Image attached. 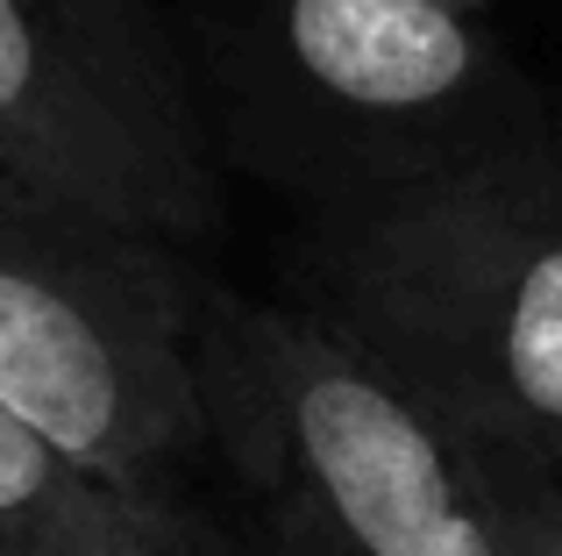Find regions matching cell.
Instances as JSON below:
<instances>
[{"label":"cell","mask_w":562,"mask_h":556,"mask_svg":"<svg viewBox=\"0 0 562 556\" xmlns=\"http://www.w3.org/2000/svg\"><path fill=\"white\" fill-rule=\"evenodd\" d=\"M235 136L314 208L435 179L549 129L463 0H221Z\"/></svg>","instance_id":"3"},{"label":"cell","mask_w":562,"mask_h":556,"mask_svg":"<svg viewBox=\"0 0 562 556\" xmlns=\"http://www.w3.org/2000/svg\"><path fill=\"white\" fill-rule=\"evenodd\" d=\"M0 556H228L179 492H128L0 407Z\"/></svg>","instance_id":"6"},{"label":"cell","mask_w":562,"mask_h":556,"mask_svg":"<svg viewBox=\"0 0 562 556\" xmlns=\"http://www.w3.org/2000/svg\"><path fill=\"white\" fill-rule=\"evenodd\" d=\"M179 243L0 171V407L128 492H179L214 449Z\"/></svg>","instance_id":"4"},{"label":"cell","mask_w":562,"mask_h":556,"mask_svg":"<svg viewBox=\"0 0 562 556\" xmlns=\"http://www.w3.org/2000/svg\"><path fill=\"white\" fill-rule=\"evenodd\" d=\"M513 507H520V535H527V556H562V486H549V478H527L513 471Z\"/></svg>","instance_id":"7"},{"label":"cell","mask_w":562,"mask_h":556,"mask_svg":"<svg viewBox=\"0 0 562 556\" xmlns=\"http://www.w3.org/2000/svg\"><path fill=\"white\" fill-rule=\"evenodd\" d=\"M200 386L278 556H527L506 464L314 307L206 300Z\"/></svg>","instance_id":"2"},{"label":"cell","mask_w":562,"mask_h":556,"mask_svg":"<svg viewBox=\"0 0 562 556\" xmlns=\"http://www.w3.org/2000/svg\"><path fill=\"white\" fill-rule=\"evenodd\" d=\"M463 8H477V14H492V8H498V0H463Z\"/></svg>","instance_id":"8"},{"label":"cell","mask_w":562,"mask_h":556,"mask_svg":"<svg viewBox=\"0 0 562 556\" xmlns=\"http://www.w3.org/2000/svg\"><path fill=\"white\" fill-rule=\"evenodd\" d=\"M0 171L165 243L214 229V165L150 0H0Z\"/></svg>","instance_id":"5"},{"label":"cell","mask_w":562,"mask_h":556,"mask_svg":"<svg viewBox=\"0 0 562 556\" xmlns=\"http://www.w3.org/2000/svg\"><path fill=\"white\" fill-rule=\"evenodd\" d=\"M300 307L363 343L477 449L562 486V136L314 208Z\"/></svg>","instance_id":"1"}]
</instances>
